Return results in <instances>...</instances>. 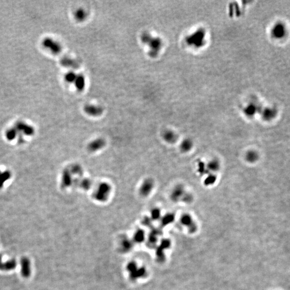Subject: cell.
<instances>
[{
	"instance_id": "obj_1",
	"label": "cell",
	"mask_w": 290,
	"mask_h": 290,
	"mask_svg": "<svg viewBox=\"0 0 290 290\" xmlns=\"http://www.w3.org/2000/svg\"><path fill=\"white\" fill-rule=\"evenodd\" d=\"M141 40L143 44L148 47V55L152 58H156L162 47L163 42L161 38L153 36L150 33L145 32L141 35Z\"/></svg>"
},
{
	"instance_id": "obj_2",
	"label": "cell",
	"mask_w": 290,
	"mask_h": 290,
	"mask_svg": "<svg viewBox=\"0 0 290 290\" xmlns=\"http://www.w3.org/2000/svg\"><path fill=\"white\" fill-rule=\"evenodd\" d=\"M111 191L112 187L110 184L107 182L101 183L95 190L93 198L98 202L104 203L109 198Z\"/></svg>"
},
{
	"instance_id": "obj_3",
	"label": "cell",
	"mask_w": 290,
	"mask_h": 290,
	"mask_svg": "<svg viewBox=\"0 0 290 290\" xmlns=\"http://www.w3.org/2000/svg\"><path fill=\"white\" fill-rule=\"evenodd\" d=\"M42 45L45 49L54 55L60 54L62 50L61 43L52 37H46L42 40Z\"/></svg>"
},
{
	"instance_id": "obj_4",
	"label": "cell",
	"mask_w": 290,
	"mask_h": 290,
	"mask_svg": "<svg viewBox=\"0 0 290 290\" xmlns=\"http://www.w3.org/2000/svg\"><path fill=\"white\" fill-rule=\"evenodd\" d=\"M154 187V180L151 178H147L141 183L139 189V194L142 197H147L152 192Z\"/></svg>"
},
{
	"instance_id": "obj_5",
	"label": "cell",
	"mask_w": 290,
	"mask_h": 290,
	"mask_svg": "<svg viewBox=\"0 0 290 290\" xmlns=\"http://www.w3.org/2000/svg\"><path fill=\"white\" fill-rule=\"evenodd\" d=\"M106 141L103 138H97L91 140L87 145V150L90 153H95L105 147Z\"/></svg>"
},
{
	"instance_id": "obj_6",
	"label": "cell",
	"mask_w": 290,
	"mask_h": 290,
	"mask_svg": "<svg viewBox=\"0 0 290 290\" xmlns=\"http://www.w3.org/2000/svg\"><path fill=\"white\" fill-rule=\"evenodd\" d=\"M84 113L91 117L100 116L103 113V108L100 106L94 104H87L84 107Z\"/></svg>"
},
{
	"instance_id": "obj_7",
	"label": "cell",
	"mask_w": 290,
	"mask_h": 290,
	"mask_svg": "<svg viewBox=\"0 0 290 290\" xmlns=\"http://www.w3.org/2000/svg\"><path fill=\"white\" fill-rule=\"evenodd\" d=\"M61 65L67 68H71L72 69H76L79 68L80 67V62L76 59L72 58L69 56H64L61 59Z\"/></svg>"
},
{
	"instance_id": "obj_8",
	"label": "cell",
	"mask_w": 290,
	"mask_h": 290,
	"mask_svg": "<svg viewBox=\"0 0 290 290\" xmlns=\"http://www.w3.org/2000/svg\"><path fill=\"white\" fill-rule=\"evenodd\" d=\"M185 194V190L183 187L180 185H177L174 188L171 192V199L175 202L182 201Z\"/></svg>"
},
{
	"instance_id": "obj_9",
	"label": "cell",
	"mask_w": 290,
	"mask_h": 290,
	"mask_svg": "<svg viewBox=\"0 0 290 290\" xmlns=\"http://www.w3.org/2000/svg\"><path fill=\"white\" fill-rule=\"evenodd\" d=\"M162 137L164 141L170 144L175 143L178 139L177 134L170 130H167L164 131L162 133Z\"/></svg>"
},
{
	"instance_id": "obj_10",
	"label": "cell",
	"mask_w": 290,
	"mask_h": 290,
	"mask_svg": "<svg viewBox=\"0 0 290 290\" xmlns=\"http://www.w3.org/2000/svg\"><path fill=\"white\" fill-rule=\"evenodd\" d=\"M73 180L72 178V174L70 173L68 169H66L63 171L62 179H61V185L63 187H68L72 184Z\"/></svg>"
},
{
	"instance_id": "obj_11",
	"label": "cell",
	"mask_w": 290,
	"mask_h": 290,
	"mask_svg": "<svg viewBox=\"0 0 290 290\" xmlns=\"http://www.w3.org/2000/svg\"><path fill=\"white\" fill-rule=\"evenodd\" d=\"M15 128L18 131H22L26 135H31L33 133L34 130L32 127L22 122H19L16 124Z\"/></svg>"
},
{
	"instance_id": "obj_12",
	"label": "cell",
	"mask_w": 290,
	"mask_h": 290,
	"mask_svg": "<svg viewBox=\"0 0 290 290\" xmlns=\"http://www.w3.org/2000/svg\"><path fill=\"white\" fill-rule=\"evenodd\" d=\"M73 84L79 91H82L86 87V79L82 74H77Z\"/></svg>"
},
{
	"instance_id": "obj_13",
	"label": "cell",
	"mask_w": 290,
	"mask_h": 290,
	"mask_svg": "<svg viewBox=\"0 0 290 290\" xmlns=\"http://www.w3.org/2000/svg\"><path fill=\"white\" fill-rule=\"evenodd\" d=\"M88 12L83 8H79L75 10L74 13V17L75 20L79 22H84L88 17Z\"/></svg>"
},
{
	"instance_id": "obj_14",
	"label": "cell",
	"mask_w": 290,
	"mask_h": 290,
	"mask_svg": "<svg viewBox=\"0 0 290 290\" xmlns=\"http://www.w3.org/2000/svg\"><path fill=\"white\" fill-rule=\"evenodd\" d=\"M180 221H181V222H182V224L185 225L186 226H188L189 227V228L191 229V231L192 229H195L196 226H194V223L192 220V218L189 215L184 214V215H182V217L180 219Z\"/></svg>"
},
{
	"instance_id": "obj_15",
	"label": "cell",
	"mask_w": 290,
	"mask_h": 290,
	"mask_svg": "<svg viewBox=\"0 0 290 290\" xmlns=\"http://www.w3.org/2000/svg\"><path fill=\"white\" fill-rule=\"evenodd\" d=\"M193 147V143L190 139H185L182 141L180 145L181 151L184 153L189 152Z\"/></svg>"
},
{
	"instance_id": "obj_16",
	"label": "cell",
	"mask_w": 290,
	"mask_h": 290,
	"mask_svg": "<svg viewBox=\"0 0 290 290\" xmlns=\"http://www.w3.org/2000/svg\"><path fill=\"white\" fill-rule=\"evenodd\" d=\"M71 174L72 175H75L78 176H82L83 174V169L79 164H74L70 166L69 169Z\"/></svg>"
},
{
	"instance_id": "obj_17",
	"label": "cell",
	"mask_w": 290,
	"mask_h": 290,
	"mask_svg": "<svg viewBox=\"0 0 290 290\" xmlns=\"http://www.w3.org/2000/svg\"><path fill=\"white\" fill-rule=\"evenodd\" d=\"M206 168L209 171L217 172L220 169V163L217 160H212L207 164Z\"/></svg>"
},
{
	"instance_id": "obj_18",
	"label": "cell",
	"mask_w": 290,
	"mask_h": 290,
	"mask_svg": "<svg viewBox=\"0 0 290 290\" xmlns=\"http://www.w3.org/2000/svg\"><path fill=\"white\" fill-rule=\"evenodd\" d=\"M258 157L259 155L255 150H250L246 153V160L249 163H254L257 161Z\"/></svg>"
},
{
	"instance_id": "obj_19",
	"label": "cell",
	"mask_w": 290,
	"mask_h": 290,
	"mask_svg": "<svg viewBox=\"0 0 290 290\" xmlns=\"http://www.w3.org/2000/svg\"><path fill=\"white\" fill-rule=\"evenodd\" d=\"M204 37V33L202 31H199L196 33L195 34H194V35H192V37H190L188 38V39H194V40H190L187 41L189 42H195L197 44L201 45V42H202V39ZM195 43V44H196Z\"/></svg>"
},
{
	"instance_id": "obj_20",
	"label": "cell",
	"mask_w": 290,
	"mask_h": 290,
	"mask_svg": "<svg viewBox=\"0 0 290 290\" xmlns=\"http://www.w3.org/2000/svg\"><path fill=\"white\" fill-rule=\"evenodd\" d=\"M79 185L84 190H89L92 186V181L89 178H84L80 180Z\"/></svg>"
},
{
	"instance_id": "obj_21",
	"label": "cell",
	"mask_w": 290,
	"mask_h": 290,
	"mask_svg": "<svg viewBox=\"0 0 290 290\" xmlns=\"http://www.w3.org/2000/svg\"><path fill=\"white\" fill-rule=\"evenodd\" d=\"M76 76H77V74L76 72H74L73 71H69L65 75L64 79L65 80L66 82H67L68 83L73 84L76 77Z\"/></svg>"
},
{
	"instance_id": "obj_22",
	"label": "cell",
	"mask_w": 290,
	"mask_h": 290,
	"mask_svg": "<svg viewBox=\"0 0 290 290\" xmlns=\"http://www.w3.org/2000/svg\"><path fill=\"white\" fill-rule=\"evenodd\" d=\"M274 35L276 36V37H282L283 35L284 34V28L283 25L281 24H279L276 25L274 29Z\"/></svg>"
},
{
	"instance_id": "obj_23",
	"label": "cell",
	"mask_w": 290,
	"mask_h": 290,
	"mask_svg": "<svg viewBox=\"0 0 290 290\" xmlns=\"http://www.w3.org/2000/svg\"><path fill=\"white\" fill-rule=\"evenodd\" d=\"M134 240L135 241H136L137 242H138V243H140V242H142L143 240H144V237H145V233L141 229H139L137 231V232L135 233V234H134Z\"/></svg>"
},
{
	"instance_id": "obj_24",
	"label": "cell",
	"mask_w": 290,
	"mask_h": 290,
	"mask_svg": "<svg viewBox=\"0 0 290 290\" xmlns=\"http://www.w3.org/2000/svg\"><path fill=\"white\" fill-rule=\"evenodd\" d=\"M276 115V113L273 109H266L263 113V117L265 120H270L272 119Z\"/></svg>"
},
{
	"instance_id": "obj_25",
	"label": "cell",
	"mask_w": 290,
	"mask_h": 290,
	"mask_svg": "<svg viewBox=\"0 0 290 290\" xmlns=\"http://www.w3.org/2000/svg\"><path fill=\"white\" fill-rule=\"evenodd\" d=\"M174 219V216L173 214H166L162 218V224L164 226L169 224L173 221Z\"/></svg>"
},
{
	"instance_id": "obj_26",
	"label": "cell",
	"mask_w": 290,
	"mask_h": 290,
	"mask_svg": "<svg viewBox=\"0 0 290 290\" xmlns=\"http://www.w3.org/2000/svg\"><path fill=\"white\" fill-rule=\"evenodd\" d=\"M150 215H151V218L152 220H158L161 217V211L159 208H157V207L153 208L151 211Z\"/></svg>"
},
{
	"instance_id": "obj_27",
	"label": "cell",
	"mask_w": 290,
	"mask_h": 290,
	"mask_svg": "<svg viewBox=\"0 0 290 290\" xmlns=\"http://www.w3.org/2000/svg\"><path fill=\"white\" fill-rule=\"evenodd\" d=\"M17 130L15 128H12L6 132V137L10 140H13L16 136Z\"/></svg>"
},
{
	"instance_id": "obj_28",
	"label": "cell",
	"mask_w": 290,
	"mask_h": 290,
	"mask_svg": "<svg viewBox=\"0 0 290 290\" xmlns=\"http://www.w3.org/2000/svg\"><path fill=\"white\" fill-rule=\"evenodd\" d=\"M10 177V174L9 172H5L4 173L0 174V187H2L3 184L5 181L7 180Z\"/></svg>"
},
{
	"instance_id": "obj_29",
	"label": "cell",
	"mask_w": 290,
	"mask_h": 290,
	"mask_svg": "<svg viewBox=\"0 0 290 290\" xmlns=\"http://www.w3.org/2000/svg\"><path fill=\"white\" fill-rule=\"evenodd\" d=\"M122 246L123 249L127 251L130 250L132 247V243L130 241H129L128 240H125L122 241Z\"/></svg>"
},
{
	"instance_id": "obj_30",
	"label": "cell",
	"mask_w": 290,
	"mask_h": 290,
	"mask_svg": "<svg viewBox=\"0 0 290 290\" xmlns=\"http://www.w3.org/2000/svg\"><path fill=\"white\" fill-rule=\"evenodd\" d=\"M0 174H1V173H0Z\"/></svg>"
}]
</instances>
